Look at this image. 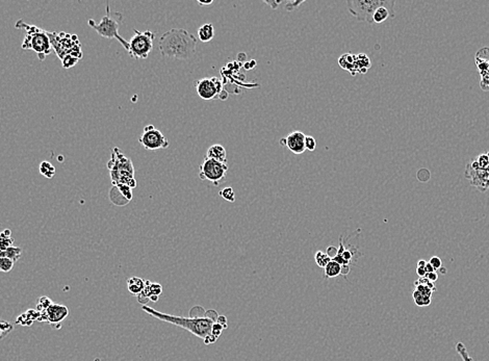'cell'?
Segmentation results:
<instances>
[{
	"mask_svg": "<svg viewBox=\"0 0 489 361\" xmlns=\"http://www.w3.org/2000/svg\"><path fill=\"white\" fill-rule=\"evenodd\" d=\"M142 309L153 318L163 320V322L171 323L173 325H176L184 329V330L190 331L191 334L202 339L206 344L213 343L216 340H218L215 336L213 335V326L216 323V319H218L219 317L214 310L206 311L205 316L203 317L183 318V317L162 314V312L151 308L147 306V305H143Z\"/></svg>",
	"mask_w": 489,
	"mask_h": 361,
	"instance_id": "6da1fadb",
	"label": "cell"
},
{
	"mask_svg": "<svg viewBox=\"0 0 489 361\" xmlns=\"http://www.w3.org/2000/svg\"><path fill=\"white\" fill-rule=\"evenodd\" d=\"M158 47L163 57L186 61L196 53L197 39L183 28H172L160 37Z\"/></svg>",
	"mask_w": 489,
	"mask_h": 361,
	"instance_id": "7a4b0ae2",
	"label": "cell"
},
{
	"mask_svg": "<svg viewBox=\"0 0 489 361\" xmlns=\"http://www.w3.org/2000/svg\"><path fill=\"white\" fill-rule=\"evenodd\" d=\"M20 22L22 23V26L16 25V27L26 29V36L22 44V48L25 50L36 51L40 61H44L47 55L50 54L52 49L49 34L36 26L23 23L22 20H20Z\"/></svg>",
	"mask_w": 489,
	"mask_h": 361,
	"instance_id": "3957f363",
	"label": "cell"
},
{
	"mask_svg": "<svg viewBox=\"0 0 489 361\" xmlns=\"http://www.w3.org/2000/svg\"><path fill=\"white\" fill-rule=\"evenodd\" d=\"M123 21V15L121 13H114L111 14L110 7L107 4L106 5V15L104 16L102 20L99 23H96L95 20L90 19L87 21V24L97 31L98 35H100L103 38L107 39H117L125 49L128 51V48H129V44L126 41L125 39H123L121 36L119 35V26L120 24Z\"/></svg>",
	"mask_w": 489,
	"mask_h": 361,
	"instance_id": "277c9868",
	"label": "cell"
},
{
	"mask_svg": "<svg viewBox=\"0 0 489 361\" xmlns=\"http://www.w3.org/2000/svg\"><path fill=\"white\" fill-rule=\"evenodd\" d=\"M464 175L471 186L481 192L489 190V151L468 164Z\"/></svg>",
	"mask_w": 489,
	"mask_h": 361,
	"instance_id": "5b68a950",
	"label": "cell"
},
{
	"mask_svg": "<svg viewBox=\"0 0 489 361\" xmlns=\"http://www.w3.org/2000/svg\"><path fill=\"white\" fill-rule=\"evenodd\" d=\"M117 157H113V162L116 163L115 166H109V170L111 172V179H113V184H125L129 188L133 189L137 187V181L134 179V170L131 160L125 157L119 149H114Z\"/></svg>",
	"mask_w": 489,
	"mask_h": 361,
	"instance_id": "8992f818",
	"label": "cell"
},
{
	"mask_svg": "<svg viewBox=\"0 0 489 361\" xmlns=\"http://www.w3.org/2000/svg\"><path fill=\"white\" fill-rule=\"evenodd\" d=\"M133 31L134 35L130 39V41L128 42L129 44L128 52L134 60H146L149 57L151 50L153 49L155 34L150 30L139 31L133 29Z\"/></svg>",
	"mask_w": 489,
	"mask_h": 361,
	"instance_id": "52a82bcc",
	"label": "cell"
},
{
	"mask_svg": "<svg viewBox=\"0 0 489 361\" xmlns=\"http://www.w3.org/2000/svg\"><path fill=\"white\" fill-rule=\"evenodd\" d=\"M388 0H348L349 12L357 21L373 23V16L377 9L385 5Z\"/></svg>",
	"mask_w": 489,
	"mask_h": 361,
	"instance_id": "ba28073f",
	"label": "cell"
},
{
	"mask_svg": "<svg viewBox=\"0 0 489 361\" xmlns=\"http://www.w3.org/2000/svg\"><path fill=\"white\" fill-rule=\"evenodd\" d=\"M228 172V164L215 162L213 159L205 157L200 165L199 177L201 180H207L213 186L218 187L226 178Z\"/></svg>",
	"mask_w": 489,
	"mask_h": 361,
	"instance_id": "9c48e42d",
	"label": "cell"
},
{
	"mask_svg": "<svg viewBox=\"0 0 489 361\" xmlns=\"http://www.w3.org/2000/svg\"><path fill=\"white\" fill-rule=\"evenodd\" d=\"M139 142L144 148L149 151L167 149L170 145L164 133L150 124L144 127V131L140 136Z\"/></svg>",
	"mask_w": 489,
	"mask_h": 361,
	"instance_id": "30bf717a",
	"label": "cell"
},
{
	"mask_svg": "<svg viewBox=\"0 0 489 361\" xmlns=\"http://www.w3.org/2000/svg\"><path fill=\"white\" fill-rule=\"evenodd\" d=\"M195 87L199 97L205 101L213 100L214 98L219 97L220 94L223 92V84L218 77L197 80L195 83Z\"/></svg>",
	"mask_w": 489,
	"mask_h": 361,
	"instance_id": "8fae6325",
	"label": "cell"
},
{
	"mask_svg": "<svg viewBox=\"0 0 489 361\" xmlns=\"http://www.w3.org/2000/svg\"><path fill=\"white\" fill-rule=\"evenodd\" d=\"M475 63L480 75V86L484 92L489 91V47L481 48L475 55Z\"/></svg>",
	"mask_w": 489,
	"mask_h": 361,
	"instance_id": "7c38bea8",
	"label": "cell"
},
{
	"mask_svg": "<svg viewBox=\"0 0 489 361\" xmlns=\"http://www.w3.org/2000/svg\"><path fill=\"white\" fill-rule=\"evenodd\" d=\"M69 315V309L61 304L52 303L47 309L40 312L38 320L40 322H47L51 325H57L62 323Z\"/></svg>",
	"mask_w": 489,
	"mask_h": 361,
	"instance_id": "4fadbf2b",
	"label": "cell"
},
{
	"mask_svg": "<svg viewBox=\"0 0 489 361\" xmlns=\"http://www.w3.org/2000/svg\"><path fill=\"white\" fill-rule=\"evenodd\" d=\"M305 138L306 135L301 131H293L285 138L280 140L279 144L287 147L294 154H302L305 152Z\"/></svg>",
	"mask_w": 489,
	"mask_h": 361,
	"instance_id": "5bb4252c",
	"label": "cell"
},
{
	"mask_svg": "<svg viewBox=\"0 0 489 361\" xmlns=\"http://www.w3.org/2000/svg\"><path fill=\"white\" fill-rule=\"evenodd\" d=\"M432 293L433 291H431L428 286L422 284H415V291L412 294L415 304L420 307L428 306V305L431 304Z\"/></svg>",
	"mask_w": 489,
	"mask_h": 361,
	"instance_id": "9a60e30c",
	"label": "cell"
},
{
	"mask_svg": "<svg viewBox=\"0 0 489 361\" xmlns=\"http://www.w3.org/2000/svg\"><path fill=\"white\" fill-rule=\"evenodd\" d=\"M163 292V287L158 283H151L150 281H145V288L144 291L138 295V301L143 304L146 305L148 301H150L151 296H159Z\"/></svg>",
	"mask_w": 489,
	"mask_h": 361,
	"instance_id": "2e32d148",
	"label": "cell"
},
{
	"mask_svg": "<svg viewBox=\"0 0 489 361\" xmlns=\"http://www.w3.org/2000/svg\"><path fill=\"white\" fill-rule=\"evenodd\" d=\"M206 157L215 160V162L227 164V152L220 144H214L207 149Z\"/></svg>",
	"mask_w": 489,
	"mask_h": 361,
	"instance_id": "e0dca14e",
	"label": "cell"
},
{
	"mask_svg": "<svg viewBox=\"0 0 489 361\" xmlns=\"http://www.w3.org/2000/svg\"><path fill=\"white\" fill-rule=\"evenodd\" d=\"M339 64H340V66L342 69L349 71L353 76H355L358 73L357 63H356V55L355 54L346 53V54L341 55V57L339 60Z\"/></svg>",
	"mask_w": 489,
	"mask_h": 361,
	"instance_id": "ac0fdd59",
	"label": "cell"
},
{
	"mask_svg": "<svg viewBox=\"0 0 489 361\" xmlns=\"http://www.w3.org/2000/svg\"><path fill=\"white\" fill-rule=\"evenodd\" d=\"M213 37H214V28L213 24L206 23L198 28V38L201 42L203 43L211 42Z\"/></svg>",
	"mask_w": 489,
	"mask_h": 361,
	"instance_id": "d6986e66",
	"label": "cell"
},
{
	"mask_svg": "<svg viewBox=\"0 0 489 361\" xmlns=\"http://www.w3.org/2000/svg\"><path fill=\"white\" fill-rule=\"evenodd\" d=\"M127 287L132 295H140L145 288V281L139 277H131L128 279Z\"/></svg>",
	"mask_w": 489,
	"mask_h": 361,
	"instance_id": "ffe728a7",
	"label": "cell"
},
{
	"mask_svg": "<svg viewBox=\"0 0 489 361\" xmlns=\"http://www.w3.org/2000/svg\"><path fill=\"white\" fill-rule=\"evenodd\" d=\"M324 278L329 279V278H335L338 276L341 275V266L334 260H331L329 263L327 264L326 268L324 269Z\"/></svg>",
	"mask_w": 489,
	"mask_h": 361,
	"instance_id": "44dd1931",
	"label": "cell"
},
{
	"mask_svg": "<svg viewBox=\"0 0 489 361\" xmlns=\"http://www.w3.org/2000/svg\"><path fill=\"white\" fill-rule=\"evenodd\" d=\"M22 255V249L20 247H10L6 250H0V258L7 257L12 259L15 263L17 262Z\"/></svg>",
	"mask_w": 489,
	"mask_h": 361,
	"instance_id": "7402d4cb",
	"label": "cell"
},
{
	"mask_svg": "<svg viewBox=\"0 0 489 361\" xmlns=\"http://www.w3.org/2000/svg\"><path fill=\"white\" fill-rule=\"evenodd\" d=\"M109 198H110V201L118 206H124L130 202V201H128V200L123 196V194L121 191H120V190L118 189L117 186H114L113 189H111V191L109 192Z\"/></svg>",
	"mask_w": 489,
	"mask_h": 361,
	"instance_id": "603a6c76",
	"label": "cell"
},
{
	"mask_svg": "<svg viewBox=\"0 0 489 361\" xmlns=\"http://www.w3.org/2000/svg\"><path fill=\"white\" fill-rule=\"evenodd\" d=\"M356 63H357L358 73H361V74L366 73L367 70L371 68V65H372L370 59H368L366 54H363V53L356 54Z\"/></svg>",
	"mask_w": 489,
	"mask_h": 361,
	"instance_id": "cb8c5ba5",
	"label": "cell"
},
{
	"mask_svg": "<svg viewBox=\"0 0 489 361\" xmlns=\"http://www.w3.org/2000/svg\"><path fill=\"white\" fill-rule=\"evenodd\" d=\"M14 238L10 229H5L0 232V250H6L7 248L13 247Z\"/></svg>",
	"mask_w": 489,
	"mask_h": 361,
	"instance_id": "d4e9b609",
	"label": "cell"
},
{
	"mask_svg": "<svg viewBox=\"0 0 489 361\" xmlns=\"http://www.w3.org/2000/svg\"><path fill=\"white\" fill-rule=\"evenodd\" d=\"M40 173L46 178H53L55 174V168L49 162H42L40 165Z\"/></svg>",
	"mask_w": 489,
	"mask_h": 361,
	"instance_id": "484cf974",
	"label": "cell"
},
{
	"mask_svg": "<svg viewBox=\"0 0 489 361\" xmlns=\"http://www.w3.org/2000/svg\"><path fill=\"white\" fill-rule=\"evenodd\" d=\"M14 330V325L7 320L0 319V341L5 339Z\"/></svg>",
	"mask_w": 489,
	"mask_h": 361,
	"instance_id": "4316f807",
	"label": "cell"
},
{
	"mask_svg": "<svg viewBox=\"0 0 489 361\" xmlns=\"http://www.w3.org/2000/svg\"><path fill=\"white\" fill-rule=\"evenodd\" d=\"M315 259H316V262L319 268H326V266L328 263H329L332 259L328 256L326 253L322 252V251H318L316 253V256H315Z\"/></svg>",
	"mask_w": 489,
	"mask_h": 361,
	"instance_id": "83f0119b",
	"label": "cell"
},
{
	"mask_svg": "<svg viewBox=\"0 0 489 361\" xmlns=\"http://www.w3.org/2000/svg\"><path fill=\"white\" fill-rule=\"evenodd\" d=\"M456 351L461 356L463 361H474L472 360V358L469 356L468 351L467 350V347L464 346L463 342L459 341V342L456 343Z\"/></svg>",
	"mask_w": 489,
	"mask_h": 361,
	"instance_id": "f1b7e54d",
	"label": "cell"
},
{
	"mask_svg": "<svg viewBox=\"0 0 489 361\" xmlns=\"http://www.w3.org/2000/svg\"><path fill=\"white\" fill-rule=\"evenodd\" d=\"M220 196L228 202H234V200H235V192H234V189L230 188V187L223 189L220 191Z\"/></svg>",
	"mask_w": 489,
	"mask_h": 361,
	"instance_id": "f546056e",
	"label": "cell"
},
{
	"mask_svg": "<svg viewBox=\"0 0 489 361\" xmlns=\"http://www.w3.org/2000/svg\"><path fill=\"white\" fill-rule=\"evenodd\" d=\"M14 264L15 262L12 259L7 257H1L0 258V272L2 273L11 272L14 268Z\"/></svg>",
	"mask_w": 489,
	"mask_h": 361,
	"instance_id": "4dcf8cb0",
	"label": "cell"
},
{
	"mask_svg": "<svg viewBox=\"0 0 489 361\" xmlns=\"http://www.w3.org/2000/svg\"><path fill=\"white\" fill-rule=\"evenodd\" d=\"M52 304L51 300L49 298H47V297H41V298L39 299V302H38V305H37V310L39 312H41L45 309H47L48 307L50 306V305Z\"/></svg>",
	"mask_w": 489,
	"mask_h": 361,
	"instance_id": "1f68e13d",
	"label": "cell"
},
{
	"mask_svg": "<svg viewBox=\"0 0 489 361\" xmlns=\"http://www.w3.org/2000/svg\"><path fill=\"white\" fill-rule=\"evenodd\" d=\"M78 61H79L78 59H76L74 57H72V55H69V54L65 55V58H64L62 60L64 68H71V67H73Z\"/></svg>",
	"mask_w": 489,
	"mask_h": 361,
	"instance_id": "d6a6232c",
	"label": "cell"
},
{
	"mask_svg": "<svg viewBox=\"0 0 489 361\" xmlns=\"http://www.w3.org/2000/svg\"><path fill=\"white\" fill-rule=\"evenodd\" d=\"M316 147H317V141H316V139L314 138V136H311V135H306V138H305V149L311 152V151H315L316 150Z\"/></svg>",
	"mask_w": 489,
	"mask_h": 361,
	"instance_id": "836d02e7",
	"label": "cell"
},
{
	"mask_svg": "<svg viewBox=\"0 0 489 361\" xmlns=\"http://www.w3.org/2000/svg\"><path fill=\"white\" fill-rule=\"evenodd\" d=\"M429 263L431 264V266L435 269V271L439 270V269H442V259H440L439 257H437V256H433V257L430 258L429 260Z\"/></svg>",
	"mask_w": 489,
	"mask_h": 361,
	"instance_id": "e575fe53",
	"label": "cell"
},
{
	"mask_svg": "<svg viewBox=\"0 0 489 361\" xmlns=\"http://www.w3.org/2000/svg\"><path fill=\"white\" fill-rule=\"evenodd\" d=\"M304 1H288L285 3V9L287 12H293L297 6H299L300 4H302Z\"/></svg>",
	"mask_w": 489,
	"mask_h": 361,
	"instance_id": "d590c367",
	"label": "cell"
},
{
	"mask_svg": "<svg viewBox=\"0 0 489 361\" xmlns=\"http://www.w3.org/2000/svg\"><path fill=\"white\" fill-rule=\"evenodd\" d=\"M338 251H339V248H336L334 246H330L329 248L327 249V253L326 254L328 256H329V257L332 259V258L335 257L336 254H338Z\"/></svg>",
	"mask_w": 489,
	"mask_h": 361,
	"instance_id": "8d00e7d4",
	"label": "cell"
},
{
	"mask_svg": "<svg viewBox=\"0 0 489 361\" xmlns=\"http://www.w3.org/2000/svg\"><path fill=\"white\" fill-rule=\"evenodd\" d=\"M426 278L429 280V281L433 282L434 283L436 280L438 279V274L436 272H432V273H427V275H426Z\"/></svg>",
	"mask_w": 489,
	"mask_h": 361,
	"instance_id": "74e56055",
	"label": "cell"
},
{
	"mask_svg": "<svg viewBox=\"0 0 489 361\" xmlns=\"http://www.w3.org/2000/svg\"><path fill=\"white\" fill-rule=\"evenodd\" d=\"M264 3L268 4V5H270V6H271L272 9H273V10H276L277 7H278V5H279V4H281V3H283V2H282V1H273V0H270V1H264Z\"/></svg>",
	"mask_w": 489,
	"mask_h": 361,
	"instance_id": "f35d334b",
	"label": "cell"
},
{
	"mask_svg": "<svg viewBox=\"0 0 489 361\" xmlns=\"http://www.w3.org/2000/svg\"><path fill=\"white\" fill-rule=\"evenodd\" d=\"M216 323L221 324L225 329L227 328V319H226V318L224 317V316H219L218 319H216Z\"/></svg>",
	"mask_w": 489,
	"mask_h": 361,
	"instance_id": "ab89813d",
	"label": "cell"
},
{
	"mask_svg": "<svg viewBox=\"0 0 489 361\" xmlns=\"http://www.w3.org/2000/svg\"><path fill=\"white\" fill-rule=\"evenodd\" d=\"M416 273H418V275L420 278H423V277H426L427 275V272L426 270H425V268H416Z\"/></svg>",
	"mask_w": 489,
	"mask_h": 361,
	"instance_id": "60d3db41",
	"label": "cell"
},
{
	"mask_svg": "<svg viewBox=\"0 0 489 361\" xmlns=\"http://www.w3.org/2000/svg\"><path fill=\"white\" fill-rule=\"evenodd\" d=\"M425 270H426V272H427V273H432V272H436V271H435V269H434V268H433V267L431 266V264L429 263V261H427V263H426V267H425Z\"/></svg>",
	"mask_w": 489,
	"mask_h": 361,
	"instance_id": "b9f144b4",
	"label": "cell"
},
{
	"mask_svg": "<svg viewBox=\"0 0 489 361\" xmlns=\"http://www.w3.org/2000/svg\"><path fill=\"white\" fill-rule=\"evenodd\" d=\"M198 4L199 5H201V6H205V5H211L213 3V0H210V1H199L198 0Z\"/></svg>",
	"mask_w": 489,
	"mask_h": 361,
	"instance_id": "7bdbcfd3",
	"label": "cell"
},
{
	"mask_svg": "<svg viewBox=\"0 0 489 361\" xmlns=\"http://www.w3.org/2000/svg\"><path fill=\"white\" fill-rule=\"evenodd\" d=\"M426 263H427V261H426V260H419V262H418V267H419V268H425V267H426Z\"/></svg>",
	"mask_w": 489,
	"mask_h": 361,
	"instance_id": "ee69618b",
	"label": "cell"
},
{
	"mask_svg": "<svg viewBox=\"0 0 489 361\" xmlns=\"http://www.w3.org/2000/svg\"><path fill=\"white\" fill-rule=\"evenodd\" d=\"M150 301H152V302H157V301H158V296H155V295H154V296H151V297H150Z\"/></svg>",
	"mask_w": 489,
	"mask_h": 361,
	"instance_id": "f6af8a7d",
	"label": "cell"
}]
</instances>
